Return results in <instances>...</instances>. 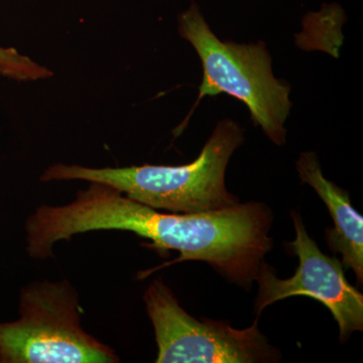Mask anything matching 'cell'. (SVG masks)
<instances>
[{
  "mask_svg": "<svg viewBox=\"0 0 363 363\" xmlns=\"http://www.w3.org/2000/svg\"><path fill=\"white\" fill-rule=\"evenodd\" d=\"M240 124L224 119L194 162L183 166H131L93 169L56 164L45 169L43 182L83 180L105 184L135 201L174 213H201L238 205L225 186L229 160L242 143Z\"/></svg>",
  "mask_w": 363,
  "mask_h": 363,
  "instance_id": "obj_1",
  "label": "cell"
},
{
  "mask_svg": "<svg viewBox=\"0 0 363 363\" xmlns=\"http://www.w3.org/2000/svg\"><path fill=\"white\" fill-rule=\"evenodd\" d=\"M179 33L202 62L199 100L226 93L247 104L252 121L276 145L286 143L290 86L274 76L266 44L222 42L212 32L199 6L192 4L179 18Z\"/></svg>",
  "mask_w": 363,
  "mask_h": 363,
  "instance_id": "obj_2",
  "label": "cell"
},
{
  "mask_svg": "<svg viewBox=\"0 0 363 363\" xmlns=\"http://www.w3.org/2000/svg\"><path fill=\"white\" fill-rule=\"evenodd\" d=\"M20 319L0 323V363H116V351L81 327L75 288L67 279L21 289Z\"/></svg>",
  "mask_w": 363,
  "mask_h": 363,
  "instance_id": "obj_3",
  "label": "cell"
},
{
  "mask_svg": "<svg viewBox=\"0 0 363 363\" xmlns=\"http://www.w3.org/2000/svg\"><path fill=\"white\" fill-rule=\"evenodd\" d=\"M154 325L157 363H253L279 360L278 350L260 333L257 320L243 330L223 321L190 316L162 279L143 296Z\"/></svg>",
  "mask_w": 363,
  "mask_h": 363,
  "instance_id": "obj_4",
  "label": "cell"
},
{
  "mask_svg": "<svg viewBox=\"0 0 363 363\" xmlns=\"http://www.w3.org/2000/svg\"><path fill=\"white\" fill-rule=\"evenodd\" d=\"M296 238L292 248L300 264L295 276L278 279L276 272L262 260L257 279L259 286L255 310L257 317L267 306L283 298L306 296L319 301L328 308L337 321L340 340L363 329V296L350 285L344 276L342 264L337 257H328L319 250L306 230L302 218L292 212Z\"/></svg>",
  "mask_w": 363,
  "mask_h": 363,
  "instance_id": "obj_5",
  "label": "cell"
},
{
  "mask_svg": "<svg viewBox=\"0 0 363 363\" xmlns=\"http://www.w3.org/2000/svg\"><path fill=\"white\" fill-rule=\"evenodd\" d=\"M298 175L309 184L328 208L335 227L326 229V242L334 255L341 253L342 267L352 269L357 283L363 281V217L353 209L350 195L322 173L314 152H303L297 162Z\"/></svg>",
  "mask_w": 363,
  "mask_h": 363,
  "instance_id": "obj_6",
  "label": "cell"
},
{
  "mask_svg": "<svg viewBox=\"0 0 363 363\" xmlns=\"http://www.w3.org/2000/svg\"><path fill=\"white\" fill-rule=\"evenodd\" d=\"M0 75L18 81L51 77L52 72L14 49L0 47Z\"/></svg>",
  "mask_w": 363,
  "mask_h": 363,
  "instance_id": "obj_7",
  "label": "cell"
}]
</instances>
